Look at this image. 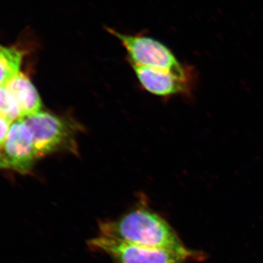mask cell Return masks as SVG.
Masks as SVG:
<instances>
[{
    "mask_svg": "<svg viewBox=\"0 0 263 263\" xmlns=\"http://www.w3.org/2000/svg\"><path fill=\"white\" fill-rule=\"evenodd\" d=\"M99 235L131 245L167 249L185 258L193 256L167 221L146 202H140L116 219L100 221Z\"/></svg>",
    "mask_w": 263,
    "mask_h": 263,
    "instance_id": "cell-1",
    "label": "cell"
},
{
    "mask_svg": "<svg viewBox=\"0 0 263 263\" xmlns=\"http://www.w3.org/2000/svg\"><path fill=\"white\" fill-rule=\"evenodd\" d=\"M20 119L32 134L38 158L54 152H77L79 128L70 119L43 111Z\"/></svg>",
    "mask_w": 263,
    "mask_h": 263,
    "instance_id": "cell-2",
    "label": "cell"
},
{
    "mask_svg": "<svg viewBox=\"0 0 263 263\" xmlns=\"http://www.w3.org/2000/svg\"><path fill=\"white\" fill-rule=\"evenodd\" d=\"M105 29L120 41L133 65L168 71L186 79L182 66L171 50L160 41L144 34H124L108 27Z\"/></svg>",
    "mask_w": 263,
    "mask_h": 263,
    "instance_id": "cell-3",
    "label": "cell"
},
{
    "mask_svg": "<svg viewBox=\"0 0 263 263\" xmlns=\"http://www.w3.org/2000/svg\"><path fill=\"white\" fill-rule=\"evenodd\" d=\"M88 246L106 254L113 263H183L186 259L167 249L131 245L100 235L89 240Z\"/></svg>",
    "mask_w": 263,
    "mask_h": 263,
    "instance_id": "cell-4",
    "label": "cell"
},
{
    "mask_svg": "<svg viewBox=\"0 0 263 263\" xmlns=\"http://www.w3.org/2000/svg\"><path fill=\"white\" fill-rule=\"evenodd\" d=\"M32 134L21 119L12 123L8 136L0 150V168L28 173L38 160Z\"/></svg>",
    "mask_w": 263,
    "mask_h": 263,
    "instance_id": "cell-5",
    "label": "cell"
},
{
    "mask_svg": "<svg viewBox=\"0 0 263 263\" xmlns=\"http://www.w3.org/2000/svg\"><path fill=\"white\" fill-rule=\"evenodd\" d=\"M133 68L143 87L152 94L167 96L183 92L186 89V79L168 71L135 65Z\"/></svg>",
    "mask_w": 263,
    "mask_h": 263,
    "instance_id": "cell-6",
    "label": "cell"
},
{
    "mask_svg": "<svg viewBox=\"0 0 263 263\" xmlns=\"http://www.w3.org/2000/svg\"><path fill=\"white\" fill-rule=\"evenodd\" d=\"M5 86L18 105L20 119L41 111V99L34 85L24 74L19 72Z\"/></svg>",
    "mask_w": 263,
    "mask_h": 263,
    "instance_id": "cell-7",
    "label": "cell"
},
{
    "mask_svg": "<svg viewBox=\"0 0 263 263\" xmlns=\"http://www.w3.org/2000/svg\"><path fill=\"white\" fill-rule=\"evenodd\" d=\"M23 53L16 47L0 45V86H5L19 73Z\"/></svg>",
    "mask_w": 263,
    "mask_h": 263,
    "instance_id": "cell-8",
    "label": "cell"
},
{
    "mask_svg": "<svg viewBox=\"0 0 263 263\" xmlns=\"http://www.w3.org/2000/svg\"><path fill=\"white\" fill-rule=\"evenodd\" d=\"M0 116L10 123L21 118L18 105L6 86H0Z\"/></svg>",
    "mask_w": 263,
    "mask_h": 263,
    "instance_id": "cell-9",
    "label": "cell"
},
{
    "mask_svg": "<svg viewBox=\"0 0 263 263\" xmlns=\"http://www.w3.org/2000/svg\"><path fill=\"white\" fill-rule=\"evenodd\" d=\"M10 124L11 123L8 122L4 117L0 116V150L4 146L5 140H6L10 125H11Z\"/></svg>",
    "mask_w": 263,
    "mask_h": 263,
    "instance_id": "cell-10",
    "label": "cell"
}]
</instances>
